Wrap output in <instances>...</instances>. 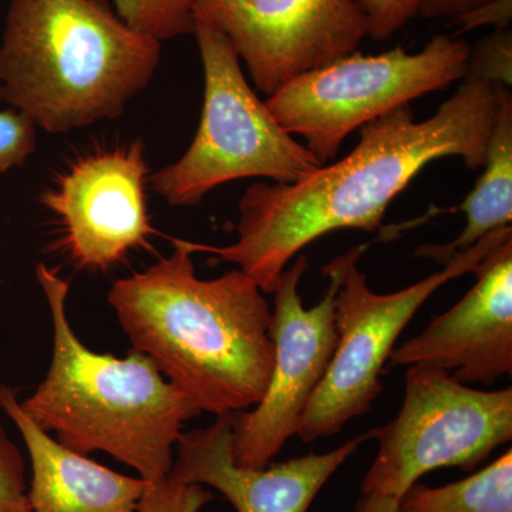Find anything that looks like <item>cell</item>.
<instances>
[{"mask_svg": "<svg viewBox=\"0 0 512 512\" xmlns=\"http://www.w3.org/2000/svg\"><path fill=\"white\" fill-rule=\"evenodd\" d=\"M37 150V126L28 114L0 111V174L22 167Z\"/></svg>", "mask_w": 512, "mask_h": 512, "instance_id": "cell-21", "label": "cell"}, {"mask_svg": "<svg viewBox=\"0 0 512 512\" xmlns=\"http://www.w3.org/2000/svg\"><path fill=\"white\" fill-rule=\"evenodd\" d=\"M491 0H426L421 8V18L427 20L458 18L463 13L485 5Z\"/></svg>", "mask_w": 512, "mask_h": 512, "instance_id": "cell-24", "label": "cell"}, {"mask_svg": "<svg viewBox=\"0 0 512 512\" xmlns=\"http://www.w3.org/2000/svg\"><path fill=\"white\" fill-rule=\"evenodd\" d=\"M510 237L511 227L495 229L467 251L441 259V271L392 293H377L367 285L359 268L367 245L333 259L340 274L335 296L338 345L296 436L305 443L330 437L365 414L382 393L380 376L400 333L423 303L448 282L471 274L491 249Z\"/></svg>", "mask_w": 512, "mask_h": 512, "instance_id": "cell-6", "label": "cell"}, {"mask_svg": "<svg viewBox=\"0 0 512 512\" xmlns=\"http://www.w3.org/2000/svg\"><path fill=\"white\" fill-rule=\"evenodd\" d=\"M161 45L128 28L107 0H10L2 100L50 134L117 119L153 82Z\"/></svg>", "mask_w": 512, "mask_h": 512, "instance_id": "cell-3", "label": "cell"}, {"mask_svg": "<svg viewBox=\"0 0 512 512\" xmlns=\"http://www.w3.org/2000/svg\"><path fill=\"white\" fill-rule=\"evenodd\" d=\"M466 76L511 89L512 33L498 29L483 37L468 50Z\"/></svg>", "mask_w": 512, "mask_h": 512, "instance_id": "cell-18", "label": "cell"}, {"mask_svg": "<svg viewBox=\"0 0 512 512\" xmlns=\"http://www.w3.org/2000/svg\"><path fill=\"white\" fill-rule=\"evenodd\" d=\"M399 512H512V451L473 476L427 487L416 483L399 498Z\"/></svg>", "mask_w": 512, "mask_h": 512, "instance_id": "cell-16", "label": "cell"}, {"mask_svg": "<svg viewBox=\"0 0 512 512\" xmlns=\"http://www.w3.org/2000/svg\"><path fill=\"white\" fill-rule=\"evenodd\" d=\"M366 22L367 37L384 42L417 16L426 0H352Z\"/></svg>", "mask_w": 512, "mask_h": 512, "instance_id": "cell-20", "label": "cell"}, {"mask_svg": "<svg viewBox=\"0 0 512 512\" xmlns=\"http://www.w3.org/2000/svg\"><path fill=\"white\" fill-rule=\"evenodd\" d=\"M198 0H114L116 13L124 23L157 42L192 35Z\"/></svg>", "mask_w": 512, "mask_h": 512, "instance_id": "cell-17", "label": "cell"}, {"mask_svg": "<svg viewBox=\"0 0 512 512\" xmlns=\"http://www.w3.org/2000/svg\"><path fill=\"white\" fill-rule=\"evenodd\" d=\"M26 461L0 421V512H30Z\"/></svg>", "mask_w": 512, "mask_h": 512, "instance_id": "cell-22", "label": "cell"}, {"mask_svg": "<svg viewBox=\"0 0 512 512\" xmlns=\"http://www.w3.org/2000/svg\"><path fill=\"white\" fill-rule=\"evenodd\" d=\"M498 101V84L464 76L430 119L417 121L404 104L360 128L359 143L342 160L296 183L249 185L234 244L180 242L191 254L237 265L272 295L289 262L323 235L379 229L394 198L433 161L457 157L470 170L483 167Z\"/></svg>", "mask_w": 512, "mask_h": 512, "instance_id": "cell-1", "label": "cell"}, {"mask_svg": "<svg viewBox=\"0 0 512 512\" xmlns=\"http://www.w3.org/2000/svg\"><path fill=\"white\" fill-rule=\"evenodd\" d=\"M173 252L114 282L107 295L131 349L146 355L198 412L252 409L274 366L272 309L248 274L198 278L192 255Z\"/></svg>", "mask_w": 512, "mask_h": 512, "instance_id": "cell-2", "label": "cell"}, {"mask_svg": "<svg viewBox=\"0 0 512 512\" xmlns=\"http://www.w3.org/2000/svg\"><path fill=\"white\" fill-rule=\"evenodd\" d=\"M215 500L204 485L185 483L168 474L163 480L146 483L137 512H200Z\"/></svg>", "mask_w": 512, "mask_h": 512, "instance_id": "cell-19", "label": "cell"}, {"mask_svg": "<svg viewBox=\"0 0 512 512\" xmlns=\"http://www.w3.org/2000/svg\"><path fill=\"white\" fill-rule=\"evenodd\" d=\"M192 35L204 70L200 126L181 158L148 177L153 191L173 207H197L232 181L291 184L322 167L259 99L228 37L201 20Z\"/></svg>", "mask_w": 512, "mask_h": 512, "instance_id": "cell-5", "label": "cell"}, {"mask_svg": "<svg viewBox=\"0 0 512 512\" xmlns=\"http://www.w3.org/2000/svg\"><path fill=\"white\" fill-rule=\"evenodd\" d=\"M355 512H399V498L389 495H362Z\"/></svg>", "mask_w": 512, "mask_h": 512, "instance_id": "cell-25", "label": "cell"}, {"mask_svg": "<svg viewBox=\"0 0 512 512\" xmlns=\"http://www.w3.org/2000/svg\"><path fill=\"white\" fill-rule=\"evenodd\" d=\"M375 461L362 495L400 498L424 474L439 468L476 470L512 439V389L478 390L446 370L407 367L399 413L373 429Z\"/></svg>", "mask_w": 512, "mask_h": 512, "instance_id": "cell-8", "label": "cell"}, {"mask_svg": "<svg viewBox=\"0 0 512 512\" xmlns=\"http://www.w3.org/2000/svg\"><path fill=\"white\" fill-rule=\"evenodd\" d=\"M53 323L45 379L20 402L30 419L64 447L106 453L146 483L173 470L184 424L201 414L143 353L124 357L87 348L67 316L69 282L45 262L36 265Z\"/></svg>", "mask_w": 512, "mask_h": 512, "instance_id": "cell-4", "label": "cell"}, {"mask_svg": "<svg viewBox=\"0 0 512 512\" xmlns=\"http://www.w3.org/2000/svg\"><path fill=\"white\" fill-rule=\"evenodd\" d=\"M512 18V0H491L485 5L463 13L456 18L460 30L454 37L468 30L481 28V26H494L495 30L510 29Z\"/></svg>", "mask_w": 512, "mask_h": 512, "instance_id": "cell-23", "label": "cell"}, {"mask_svg": "<svg viewBox=\"0 0 512 512\" xmlns=\"http://www.w3.org/2000/svg\"><path fill=\"white\" fill-rule=\"evenodd\" d=\"M232 414L183 433L170 474L220 491L237 512H308L330 477L373 439L369 430L329 453H309L264 468L239 467L232 454Z\"/></svg>", "mask_w": 512, "mask_h": 512, "instance_id": "cell-13", "label": "cell"}, {"mask_svg": "<svg viewBox=\"0 0 512 512\" xmlns=\"http://www.w3.org/2000/svg\"><path fill=\"white\" fill-rule=\"evenodd\" d=\"M476 285L423 332L390 353L392 366L427 365L463 384L512 375V237L471 271Z\"/></svg>", "mask_w": 512, "mask_h": 512, "instance_id": "cell-12", "label": "cell"}, {"mask_svg": "<svg viewBox=\"0 0 512 512\" xmlns=\"http://www.w3.org/2000/svg\"><path fill=\"white\" fill-rule=\"evenodd\" d=\"M195 20L228 37L268 97L295 77L357 52L367 37L352 0H198Z\"/></svg>", "mask_w": 512, "mask_h": 512, "instance_id": "cell-10", "label": "cell"}, {"mask_svg": "<svg viewBox=\"0 0 512 512\" xmlns=\"http://www.w3.org/2000/svg\"><path fill=\"white\" fill-rule=\"evenodd\" d=\"M468 50L461 37L436 35L417 53L402 46L380 55L355 52L295 77L265 104L326 165L353 131L463 80Z\"/></svg>", "mask_w": 512, "mask_h": 512, "instance_id": "cell-7", "label": "cell"}, {"mask_svg": "<svg viewBox=\"0 0 512 512\" xmlns=\"http://www.w3.org/2000/svg\"><path fill=\"white\" fill-rule=\"evenodd\" d=\"M0 409L18 427L32 478L30 512H137L146 490L140 477L124 476L64 447L23 410L18 390L0 384Z\"/></svg>", "mask_w": 512, "mask_h": 512, "instance_id": "cell-14", "label": "cell"}, {"mask_svg": "<svg viewBox=\"0 0 512 512\" xmlns=\"http://www.w3.org/2000/svg\"><path fill=\"white\" fill-rule=\"evenodd\" d=\"M309 268L299 255L285 269L274 295L271 335L274 366L262 399L232 414V454L239 467L264 468L296 436L303 413L328 372L338 345L335 296L340 274L335 262L323 266L329 288L319 303L303 305L299 284Z\"/></svg>", "mask_w": 512, "mask_h": 512, "instance_id": "cell-9", "label": "cell"}, {"mask_svg": "<svg viewBox=\"0 0 512 512\" xmlns=\"http://www.w3.org/2000/svg\"><path fill=\"white\" fill-rule=\"evenodd\" d=\"M481 168H484L483 173L460 207L466 214L463 232L450 244L424 245L414 255L439 262L448 255L474 247L495 229L511 227L512 97L511 89L504 86H500L497 116Z\"/></svg>", "mask_w": 512, "mask_h": 512, "instance_id": "cell-15", "label": "cell"}, {"mask_svg": "<svg viewBox=\"0 0 512 512\" xmlns=\"http://www.w3.org/2000/svg\"><path fill=\"white\" fill-rule=\"evenodd\" d=\"M2 92H0V103H2Z\"/></svg>", "mask_w": 512, "mask_h": 512, "instance_id": "cell-26", "label": "cell"}, {"mask_svg": "<svg viewBox=\"0 0 512 512\" xmlns=\"http://www.w3.org/2000/svg\"><path fill=\"white\" fill-rule=\"evenodd\" d=\"M146 147L141 140L100 148L64 168L40 195L62 229L74 265L107 271L133 249L147 247Z\"/></svg>", "mask_w": 512, "mask_h": 512, "instance_id": "cell-11", "label": "cell"}]
</instances>
